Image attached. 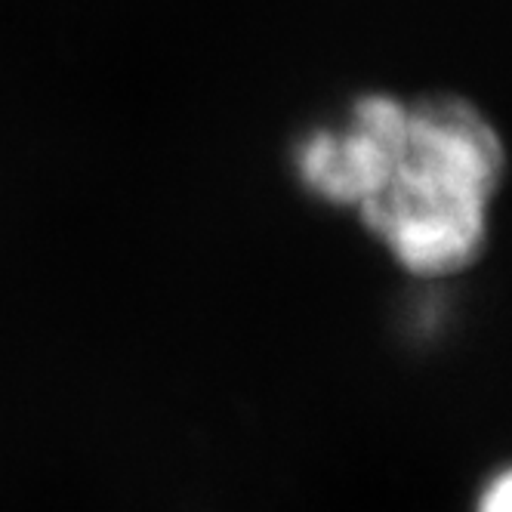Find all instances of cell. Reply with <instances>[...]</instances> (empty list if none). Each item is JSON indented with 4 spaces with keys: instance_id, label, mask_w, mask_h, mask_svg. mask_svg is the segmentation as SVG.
Returning a JSON list of instances; mask_svg holds the SVG:
<instances>
[{
    "instance_id": "obj_3",
    "label": "cell",
    "mask_w": 512,
    "mask_h": 512,
    "mask_svg": "<svg viewBox=\"0 0 512 512\" xmlns=\"http://www.w3.org/2000/svg\"><path fill=\"white\" fill-rule=\"evenodd\" d=\"M475 512H512V482H509V469H500L494 479L485 485L479 497V509Z\"/></svg>"
},
{
    "instance_id": "obj_2",
    "label": "cell",
    "mask_w": 512,
    "mask_h": 512,
    "mask_svg": "<svg viewBox=\"0 0 512 512\" xmlns=\"http://www.w3.org/2000/svg\"><path fill=\"white\" fill-rule=\"evenodd\" d=\"M405 102L368 93L343 121L312 127L294 145V173L303 189L334 207H364L392 176L408 133Z\"/></svg>"
},
{
    "instance_id": "obj_1",
    "label": "cell",
    "mask_w": 512,
    "mask_h": 512,
    "mask_svg": "<svg viewBox=\"0 0 512 512\" xmlns=\"http://www.w3.org/2000/svg\"><path fill=\"white\" fill-rule=\"evenodd\" d=\"M500 179L503 142L479 108L426 99L408 112L392 176L358 213L398 266L442 278L485 250Z\"/></svg>"
}]
</instances>
